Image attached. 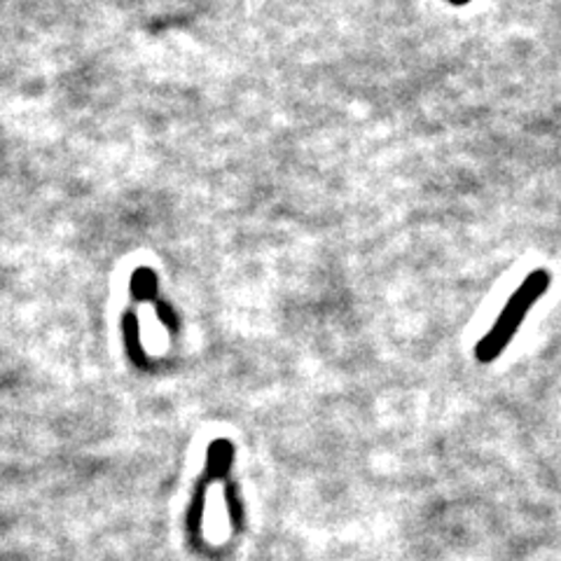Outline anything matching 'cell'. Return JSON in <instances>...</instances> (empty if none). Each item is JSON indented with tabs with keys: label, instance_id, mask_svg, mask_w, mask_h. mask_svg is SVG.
<instances>
[{
	"label": "cell",
	"instance_id": "1",
	"mask_svg": "<svg viewBox=\"0 0 561 561\" xmlns=\"http://www.w3.org/2000/svg\"><path fill=\"white\" fill-rule=\"evenodd\" d=\"M550 288V274L546 270H536L524 284L515 290V295L507 300L505 309L499 313L496 323L480 340L476 356L480 363H491L501 356V351L513 342L515 332L524 323L526 316L534 309V305L540 300L542 295Z\"/></svg>",
	"mask_w": 561,
	"mask_h": 561
},
{
	"label": "cell",
	"instance_id": "2",
	"mask_svg": "<svg viewBox=\"0 0 561 561\" xmlns=\"http://www.w3.org/2000/svg\"><path fill=\"white\" fill-rule=\"evenodd\" d=\"M234 461V447L227 440H216L208 449V461H206V472L214 480H227L230 476V468Z\"/></svg>",
	"mask_w": 561,
	"mask_h": 561
},
{
	"label": "cell",
	"instance_id": "3",
	"mask_svg": "<svg viewBox=\"0 0 561 561\" xmlns=\"http://www.w3.org/2000/svg\"><path fill=\"white\" fill-rule=\"evenodd\" d=\"M214 482V478L208 476V472H204V478L195 491V496H192V503H190V511H187V529L192 534L199 531L202 526V519H204V507H206V491H208V484Z\"/></svg>",
	"mask_w": 561,
	"mask_h": 561
},
{
	"label": "cell",
	"instance_id": "4",
	"mask_svg": "<svg viewBox=\"0 0 561 561\" xmlns=\"http://www.w3.org/2000/svg\"><path fill=\"white\" fill-rule=\"evenodd\" d=\"M449 3H454V5H466V3H470V0H449Z\"/></svg>",
	"mask_w": 561,
	"mask_h": 561
}]
</instances>
